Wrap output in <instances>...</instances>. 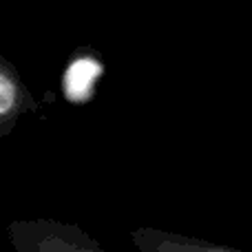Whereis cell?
<instances>
[{
	"label": "cell",
	"mask_w": 252,
	"mask_h": 252,
	"mask_svg": "<svg viewBox=\"0 0 252 252\" xmlns=\"http://www.w3.org/2000/svg\"><path fill=\"white\" fill-rule=\"evenodd\" d=\"M16 252H109L87 230L56 219H20L7 226Z\"/></svg>",
	"instance_id": "cell-1"
},
{
	"label": "cell",
	"mask_w": 252,
	"mask_h": 252,
	"mask_svg": "<svg viewBox=\"0 0 252 252\" xmlns=\"http://www.w3.org/2000/svg\"><path fill=\"white\" fill-rule=\"evenodd\" d=\"M38 106L20 71L0 56V139L16 128L18 120Z\"/></svg>",
	"instance_id": "cell-2"
},
{
	"label": "cell",
	"mask_w": 252,
	"mask_h": 252,
	"mask_svg": "<svg viewBox=\"0 0 252 252\" xmlns=\"http://www.w3.org/2000/svg\"><path fill=\"white\" fill-rule=\"evenodd\" d=\"M130 241L139 252H244L230 246L210 244L206 239H195L157 228H135L130 230Z\"/></svg>",
	"instance_id": "cell-3"
}]
</instances>
